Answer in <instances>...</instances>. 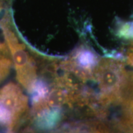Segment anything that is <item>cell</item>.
Instances as JSON below:
<instances>
[{"mask_svg": "<svg viewBox=\"0 0 133 133\" xmlns=\"http://www.w3.org/2000/svg\"><path fill=\"white\" fill-rule=\"evenodd\" d=\"M100 81L106 89H112L117 85L119 81L118 73L114 69L108 68L101 71Z\"/></svg>", "mask_w": 133, "mask_h": 133, "instance_id": "1", "label": "cell"}, {"mask_svg": "<svg viewBox=\"0 0 133 133\" xmlns=\"http://www.w3.org/2000/svg\"><path fill=\"white\" fill-rule=\"evenodd\" d=\"M78 59L79 64L83 67L86 68L91 67L94 65L96 61V58L94 54L88 51L81 52L79 54Z\"/></svg>", "mask_w": 133, "mask_h": 133, "instance_id": "2", "label": "cell"}]
</instances>
